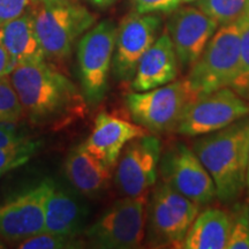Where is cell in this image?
I'll return each instance as SVG.
<instances>
[{"label":"cell","instance_id":"cell-1","mask_svg":"<svg viewBox=\"0 0 249 249\" xmlns=\"http://www.w3.org/2000/svg\"><path fill=\"white\" fill-rule=\"evenodd\" d=\"M11 80L34 124L58 129L85 116L88 103L83 93L45 60L18 65Z\"/></svg>","mask_w":249,"mask_h":249},{"label":"cell","instance_id":"cell-2","mask_svg":"<svg viewBox=\"0 0 249 249\" xmlns=\"http://www.w3.org/2000/svg\"><path fill=\"white\" fill-rule=\"evenodd\" d=\"M193 150L213 178L218 200L226 204L238 200L247 180L249 119L205 134Z\"/></svg>","mask_w":249,"mask_h":249},{"label":"cell","instance_id":"cell-3","mask_svg":"<svg viewBox=\"0 0 249 249\" xmlns=\"http://www.w3.org/2000/svg\"><path fill=\"white\" fill-rule=\"evenodd\" d=\"M240 68V28L238 22L216 30L201 57L189 71V88L194 96L231 88Z\"/></svg>","mask_w":249,"mask_h":249},{"label":"cell","instance_id":"cell-4","mask_svg":"<svg viewBox=\"0 0 249 249\" xmlns=\"http://www.w3.org/2000/svg\"><path fill=\"white\" fill-rule=\"evenodd\" d=\"M200 205L161 181L155 187L147 204L145 236L152 247L182 248Z\"/></svg>","mask_w":249,"mask_h":249},{"label":"cell","instance_id":"cell-5","mask_svg":"<svg viewBox=\"0 0 249 249\" xmlns=\"http://www.w3.org/2000/svg\"><path fill=\"white\" fill-rule=\"evenodd\" d=\"M34 22L46 58H67L75 42L96 22V15L73 0L54 5L37 4Z\"/></svg>","mask_w":249,"mask_h":249},{"label":"cell","instance_id":"cell-6","mask_svg":"<svg viewBox=\"0 0 249 249\" xmlns=\"http://www.w3.org/2000/svg\"><path fill=\"white\" fill-rule=\"evenodd\" d=\"M194 98L188 81L180 80L130 92L124 97V105L134 123L152 134H163L177 130L185 108Z\"/></svg>","mask_w":249,"mask_h":249},{"label":"cell","instance_id":"cell-7","mask_svg":"<svg viewBox=\"0 0 249 249\" xmlns=\"http://www.w3.org/2000/svg\"><path fill=\"white\" fill-rule=\"evenodd\" d=\"M147 197L118 200L86 230L87 240L102 249L141 247L147 230Z\"/></svg>","mask_w":249,"mask_h":249},{"label":"cell","instance_id":"cell-8","mask_svg":"<svg viewBox=\"0 0 249 249\" xmlns=\"http://www.w3.org/2000/svg\"><path fill=\"white\" fill-rule=\"evenodd\" d=\"M117 34L116 23L104 20L90 28L79 42L77 64L81 87L90 107L99 104L107 91Z\"/></svg>","mask_w":249,"mask_h":249},{"label":"cell","instance_id":"cell-9","mask_svg":"<svg viewBox=\"0 0 249 249\" xmlns=\"http://www.w3.org/2000/svg\"><path fill=\"white\" fill-rule=\"evenodd\" d=\"M249 113V103L233 89L222 88L196 96L187 105L177 132L202 136L225 128Z\"/></svg>","mask_w":249,"mask_h":249},{"label":"cell","instance_id":"cell-10","mask_svg":"<svg viewBox=\"0 0 249 249\" xmlns=\"http://www.w3.org/2000/svg\"><path fill=\"white\" fill-rule=\"evenodd\" d=\"M160 155V141L155 135L147 134L127 143L117 161L118 192L127 197H148L157 181Z\"/></svg>","mask_w":249,"mask_h":249},{"label":"cell","instance_id":"cell-11","mask_svg":"<svg viewBox=\"0 0 249 249\" xmlns=\"http://www.w3.org/2000/svg\"><path fill=\"white\" fill-rule=\"evenodd\" d=\"M53 183L43 180L0 202V238L22 241L45 232V203Z\"/></svg>","mask_w":249,"mask_h":249},{"label":"cell","instance_id":"cell-12","mask_svg":"<svg viewBox=\"0 0 249 249\" xmlns=\"http://www.w3.org/2000/svg\"><path fill=\"white\" fill-rule=\"evenodd\" d=\"M161 179L196 203L207 205L217 197L216 186L194 150L181 142L170 147L160 160Z\"/></svg>","mask_w":249,"mask_h":249},{"label":"cell","instance_id":"cell-13","mask_svg":"<svg viewBox=\"0 0 249 249\" xmlns=\"http://www.w3.org/2000/svg\"><path fill=\"white\" fill-rule=\"evenodd\" d=\"M160 27L161 18L155 14L134 12L121 20L112 60V71L118 81H132L143 54L158 38Z\"/></svg>","mask_w":249,"mask_h":249},{"label":"cell","instance_id":"cell-14","mask_svg":"<svg viewBox=\"0 0 249 249\" xmlns=\"http://www.w3.org/2000/svg\"><path fill=\"white\" fill-rule=\"evenodd\" d=\"M218 28V22L200 8L186 6L174 9L167 21V33L182 71L191 70Z\"/></svg>","mask_w":249,"mask_h":249},{"label":"cell","instance_id":"cell-15","mask_svg":"<svg viewBox=\"0 0 249 249\" xmlns=\"http://www.w3.org/2000/svg\"><path fill=\"white\" fill-rule=\"evenodd\" d=\"M147 134L148 130L138 124L129 123L107 112H101L96 117L91 134L82 143V147L113 167L127 143Z\"/></svg>","mask_w":249,"mask_h":249},{"label":"cell","instance_id":"cell-16","mask_svg":"<svg viewBox=\"0 0 249 249\" xmlns=\"http://www.w3.org/2000/svg\"><path fill=\"white\" fill-rule=\"evenodd\" d=\"M178 71V57L172 39L165 30L143 54L130 81V88L133 91H147L169 85L176 81Z\"/></svg>","mask_w":249,"mask_h":249},{"label":"cell","instance_id":"cell-17","mask_svg":"<svg viewBox=\"0 0 249 249\" xmlns=\"http://www.w3.org/2000/svg\"><path fill=\"white\" fill-rule=\"evenodd\" d=\"M112 167L77 145L65 161V172L71 185L88 197L102 195L111 180Z\"/></svg>","mask_w":249,"mask_h":249},{"label":"cell","instance_id":"cell-18","mask_svg":"<svg viewBox=\"0 0 249 249\" xmlns=\"http://www.w3.org/2000/svg\"><path fill=\"white\" fill-rule=\"evenodd\" d=\"M0 44L11 54L17 66L44 61L46 58L37 36L33 12H24L0 27Z\"/></svg>","mask_w":249,"mask_h":249},{"label":"cell","instance_id":"cell-19","mask_svg":"<svg viewBox=\"0 0 249 249\" xmlns=\"http://www.w3.org/2000/svg\"><path fill=\"white\" fill-rule=\"evenodd\" d=\"M87 218V210L77 198L53 183L45 203V232L77 235Z\"/></svg>","mask_w":249,"mask_h":249},{"label":"cell","instance_id":"cell-20","mask_svg":"<svg viewBox=\"0 0 249 249\" xmlns=\"http://www.w3.org/2000/svg\"><path fill=\"white\" fill-rule=\"evenodd\" d=\"M231 231V217L220 209L198 213L183 240L185 249H225Z\"/></svg>","mask_w":249,"mask_h":249},{"label":"cell","instance_id":"cell-21","mask_svg":"<svg viewBox=\"0 0 249 249\" xmlns=\"http://www.w3.org/2000/svg\"><path fill=\"white\" fill-rule=\"evenodd\" d=\"M246 1L247 0H197L196 5L218 24L225 26L236 22L242 17Z\"/></svg>","mask_w":249,"mask_h":249},{"label":"cell","instance_id":"cell-22","mask_svg":"<svg viewBox=\"0 0 249 249\" xmlns=\"http://www.w3.org/2000/svg\"><path fill=\"white\" fill-rule=\"evenodd\" d=\"M24 116L20 101L11 77L0 79V123H17Z\"/></svg>","mask_w":249,"mask_h":249},{"label":"cell","instance_id":"cell-23","mask_svg":"<svg viewBox=\"0 0 249 249\" xmlns=\"http://www.w3.org/2000/svg\"><path fill=\"white\" fill-rule=\"evenodd\" d=\"M236 22L240 28V68L231 89L249 99V21L240 18Z\"/></svg>","mask_w":249,"mask_h":249},{"label":"cell","instance_id":"cell-24","mask_svg":"<svg viewBox=\"0 0 249 249\" xmlns=\"http://www.w3.org/2000/svg\"><path fill=\"white\" fill-rule=\"evenodd\" d=\"M82 240L77 235L54 234L42 232L35 236L20 241L18 247L20 249H71L83 247Z\"/></svg>","mask_w":249,"mask_h":249},{"label":"cell","instance_id":"cell-25","mask_svg":"<svg viewBox=\"0 0 249 249\" xmlns=\"http://www.w3.org/2000/svg\"><path fill=\"white\" fill-rule=\"evenodd\" d=\"M229 249H249V207L236 205L231 217Z\"/></svg>","mask_w":249,"mask_h":249},{"label":"cell","instance_id":"cell-26","mask_svg":"<svg viewBox=\"0 0 249 249\" xmlns=\"http://www.w3.org/2000/svg\"><path fill=\"white\" fill-rule=\"evenodd\" d=\"M38 147V142L31 141L24 147L13 150H0V177L26 164L36 154Z\"/></svg>","mask_w":249,"mask_h":249},{"label":"cell","instance_id":"cell-27","mask_svg":"<svg viewBox=\"0 0 249 249\" xmlns=\"http://www.w3.org/2000/svg\"><path fill=\"white\" fill-rule=\"evenodd\" d=\"M135 12L141 14L170 13L181 4V0H132Z\"/></svg>","mask_w":249,"mask_h":249},{"label":"cell","instance_id":"cell-28","mask_svg":"<svg viewBox=\"0 0 249 249\" xmlns=\"http://www.w3.org/2000/svg\"><path fill=\"white\" fill-rule=\"evenodd\" d=\"M30 142L31 140L18 133L12 123H0V150H13Z\"/></svg>","mask_w":249,"mask_h":249},{"label":"cell","instance_id":"cell-29","mask_svg":"<svg viewBox=\"0 0 249 249\" xmlns=\"http://www.w3.org/2000/svg\"><path fill=\"white\" fill-rule=\"evenodd\" d=\"M30 0H0V27L22 15Z\"/></svg>","mask_w":249,"mask_h":249},{"label":"cell","instance_id":"cell-30","mask_svg":"<svg viewBox=\"0 0 249 249\" xmlns=\"http://www.w3.org/2000/svg\"><path fill=\"white\" fill-rule=\"evenodd\" d=\"M15 67H17V64L13 58L6 51L4 46L0 44V79L11 75Z\"/></svg>","mask_w":249,"mask_h":249},{"label":"cell","instance_id":"cell-31","mask_svg":"<svg viewBox=\"0 0 249 249\" xmlns=\"http://www.w3.org/2000/svg\"><path fill=\"white\" fill-rule=\"evenodd\" d=\"M88 1L91 2L92 5L97 6V7L105 8V7H108V6L113 5L114 2L118 1V0H88Z\"/></svg>","mask_w":249,"mask_h":249},{"label":"cell","instance_id":"cell-32","mask_svg":"<svg viewBox=\"0 0 249 249\" xmlns=\"http://www.w3.org/2000/svg\"><path fill=\"white\" fill-rule=\"evenodd\" d=\"M37 4L42 5H54V4H60V2L68 1V0H35Z\"/></svg>","mask_w":249,"mask_h":249},{"label":"cell","instance_id":"cell-33","mask_svg":"<svg viewBox=\"0 0 249 249\" xmlns=\"http://www.w3.org/2000/svg\"><path fill=\"white\" fill-rule=\"evenodd\" d=\"M241 18H246V20L249 21V0L246 1L245 11H244V14H242Z\"/></svg>","mask_w":249,"mask_h":249},{"label":"cell","instance_id":"cell-34","mask_svg":"<svg viewBox=\"0 0 249 249\" xmlns=\"http://www.w3.org/2000/svg\"><path fill=\"white\" fill-rule=\"evenodd\" d=\"M246 187H247L248 192H249V156H248V169H247V180H246Z\"/></svg>","mask_w":249,"mask_h":249},{"label":"cell","instance_id":"cell-35","mask_svg":"<svg viewBox=\"0 0 249 249\" xmlns=\"http://www.w3.org/2000/svg\"><path fill=\"white\" fill-rule=\"evenodd\" d=\"M182 2H193V1H195V0H181Z\"/></svg>","mask_w":249,"mask_h":249},{"label":"cell","instance_id":"cell-36","mask_svg":"<svg viewBox=\"0 0 249 249\" xmlns=\"http://www.w3.org/2000/svg\"><path fill=\"white\" fill-rule=\"evenodd\" d=\"M2 248H5V246H4V244H2L1 241H0V249H2Z\"/></svg>","mask_w":249,"mask_h":249}]
</instances>
